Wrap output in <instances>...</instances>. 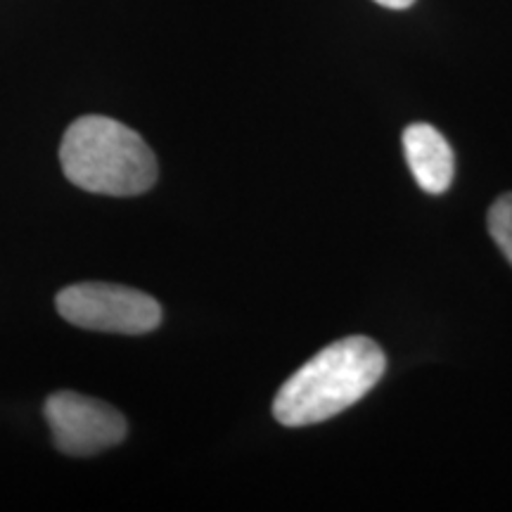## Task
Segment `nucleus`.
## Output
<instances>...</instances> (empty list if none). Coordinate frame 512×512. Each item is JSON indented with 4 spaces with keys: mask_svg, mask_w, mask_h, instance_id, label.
<instances>
[{
    "mask_svg": "<svg viewBox=\"0 0 512 512\" xmlns=\"http://www.w3.org/2000/svg\"><path fill=\"white\" fill-rule=\"evenodd\" d=\"M46 420L55 446L67 456H93L126 437V420L110 403L76 392H57L46 401Z\"/></svg>",
    "mask_w": 512,
    "mask_h": 512,
    "instance_id": "nucleus-4",
    "label": "nucleus"
},
{
    "mask_svg": "<svg viewBox=\"0 0 512 512\" xmlns=\"http://www.w3.org/2000/svg\"><path fill=\"white\" fill-rule=\"evenodd\" d=\"M489 233L512 266V192L501 195L489 209Z\"/></svg>",
    "mask_w": 512,
    "mask_h": 512,
    "instance_id": "nucleus-6",
    "label": "nucleus"
},
{
    "mask_svg": "<svg viewBox=\"0 0 512 512\" xmlns=\"http://www.w3.org/2000/svg\"><path fill=\"white\" fill-rule=\"evenodd\" d=\"M387 358L368 337H347L318 351L280 387L273 415L285 427L330 420L361 401L382 380Z\"/></svg>",
    "mask_w": 512,
    "mask_h": 512,
    "instance_id": "nucleus-1",
    "label": "nucleus"
},
{
    "mask_svg": "<svg viewBox=\"0 0 512 512\" xmlns=\"http://www.w3.org/2000/svg\"><path fill=\"white\" fill-rule=\"evenodd\" d=\"M64 176L98 195L131 197L157 181V159L136 131L110 117H81L60 147Z\"/></svg>",
    "mask_w": 512,
    "mask_h": 512,
    "instance_id": "nucleus-2",
    "label": "nucleus"
},
{
    "mask_svg": "<svg viewBox=\"0 0 512 512\" xmlns=\"http://www.w3.org/2000/svg\"><path fill=\"white\" fill-rule=\"evenodd\" d=\"M403 152L418 185L430 195H441L456 174L451 145L430 124H411L403 131Z\"/></svg>",
    "mask_w": 512,
    "mask_h": 512,
    "instance_id": "nucleus-5",
    "label": "nucleus"
},
{
    "mask_svg": "<svg viewBox=\"0 0 512 512\" xmlns=\"http://www.w3.org/2000/svg\"><path fill=\"white\" fill-rule=\"evenodd\" d=\"M64 320L86 330L145 335L162 323V306L150 294L110 283H81L57 294Z\"/></svg>",
    "mask_w": 512,
    "mask_h": 512,
    "instance_id": "nucleus-3",
    "label": "nucleus"
},
{
    "mask_svg": "<svg viewBox=\"0 0 512 512\" xmlns=\"http://www.w3.org/2000/svg\"><path fill=\"white\" fill-rule=\"evenodd\" d=\"M377 5H382V8H389V10H406L411 8L415 0H375Z\"/></svg>",
    "mask_w": 512,
    "mask_h": 512,
    "instance_id": "nucleus-7",
    "label": "nucleus"
}]
</instances>
